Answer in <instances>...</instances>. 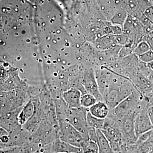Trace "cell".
I'll list each match as a JSON object with an SVG mask.
<instances>
[{"instance_id": "cell-1", "label": "cell", "mask_w": 153, "mask_h": 153, "mask_svg": "<svg viewBox=\"0 0 153 153\" xmlns=\"http://www.w3.org/2000/svg\"><path fill=\"white\" fill-rule=\"evenodd\" d=\"M136 90H137L129 79L115 73H111L108 87L102 95L103 101L108 107L110 111L112 110Z\"/></svg>"}, {"instance_id": "cell-2", "label": "cell", "mask_w": 153, "mask_h": 153, "mask_svg": "<svg viewBox=\"0 0 153 153\" xmlns=\"http://www.w3.org/2000/svg\"><path fill=\"white\" fill-rule=\"evenodd\" d=\"M58 138L74 146L84 148L89 140L88 137L74 128L70 123L64 120L58 121Z\"/></svg>"}, {"instance_id": "cell-3", "label": "cell", "mask_w": 153, "mask_h": 153, "mask_svg": "<svg viewBox=\"0 0 153 153\" xmlns=\"http://www.w3.org/2000/svg\"><path fill=\"white\" fill-rule=\"evenodd\" d=\"M101 130L109 141L113 151L119 152L124 144L119 122L108 116L105 119L104 125Z\"/></svg>"}, {"instance_id": "cell-4", "label": "cell", "mask_w": 153, "mask_h": 153, "mask_svg": "<svg viewBox=\"0 0 153 153\" xmlns=\"http://www.w3.org/2000/svg\"><path fill=\"white\" fill-rule=\"evenodd\" d=\"M88 109L82 106L77 108H69L66 111L63 120L71 126L88 137L87 115Z\"/></svg>"}, {"instance_id": "cell-5", "label": "cell", "mask_w": 153, "mask_h": 153, "mask_svg": "<svg viewBox=\"0 0 153 153\" xmlns=\"http://www.w3.org/2000/svg\"><path fill=\"white\" fill-rule=\"evenodd\" d=\"M135 117L134 116H129L119 121L120 129L125 145L129 146L134 144L137 139L134 128V120Z\"/></svg>"}, {"instance_id": "cell-6", "label": "cell", "mask_w": 153, "mask_h": 153, "mask_svg": "<svg viewBox=\"0 0 153 153\" xmlns=\"http://www.w3.org/2000/svg\"><path fill=\"white\" fill-rule=\"evenodd\" d=\"M134 128L137 138L142 134L153 129L147 111V106L144 109L138 113L134 120Z\"/></svg>"}, {"instance_id": "cell-7", "label": "cell", "mask_w": 153, "mask_h": 153, "mask_svg": "<svg viewBox=\"0 0 153 153\" xmlns=\"http://www.w3.org/2000/svg\"><path fill=\"white\" fill-rule=\"evenodd\" d=\"M82 92L78 89L71 88L63 92L62 98L68 108H77L81 106L80 98Z\"/></svg>"}, {"instance_id": "cell-8", "label": "cell", "mask_w": 153, "mask_h": 153, "mask_svg": "<svg viewBox=\"0 0 153 153\" xmlns=\"http://www.w3.org/2000/svg\"><path fill=\"white\" fill-rule=\"evenodd\" d=\"M83 84L85 86V92L94 96L98 101H103L102 96L99 90L95 74L93 71H90L87 74L83 81Z\"/></svg>"}, {"instance_id": "cell-9", "label": "cell", "mask_w": 153, "mask_h": 153, "mask_svg": "<svg viewBox=\"0 0 153 153\" xmlns=\"http://www.w3.org/2000/svg\"><path fill=\"white\" fill-rule=\"evenodd\" d=\"M52 152L57 153H82L81 148L72 146L57 138L54 142L50 144Z\"/></svg>"}, {"instance_id": "cell-10", "label": "cell", "mask_w": 153, "mask_h": 153, "mask_svg": "<svg viewBox=\"0 0 153 153\" xmlns=\"http://www.w3.org/2000/svg\"><path fill=\"white\" fill-rule=\"evenodd\" d=\"M88 110L93 116L103 120L108 117L110 112L109 108L103 101L97 102Z\"/></svg>"}, {"instance_id": "cell-11", "label": "cell", "mask_w": 153, "mask_h": 153, "mask_svg": "<svg viewBox=\"0 0 153 153\" xmlns=\"http://www.w3.org/2000/svg\"><path fill=\"white\" fill-rule=\"evenodd\" d=\"M35 111V106L32 100H29L23 106L19 115V123L22 125L24 124L33 115Z\"/></svg>"}, {"instance_id": "cell-12", "label": "cell", "mask_w": 153, "mask_h": 153, "mask_svg": "<svg viewBox=\"0 0 153 153\" xmlns=\"http://www.w3.org/2000/svg\"><path fill=\"white\" fill-rule=\"evenodd\" d=\"M97 144L99 153H115L111 149L109 141L101 131L97 130Z\"/></svg>"}, {"instance_id": "cell-13", "label": "cell", "mask_w": 153, "mask_h": 153, "mask_svg": "<svg viewBox=\"0 0 153 153\" xmlns=\"http://www.w3.org/2000/svg\"><path fill=\"white\" fill-rule=\"evenodd\" d=\"M98 101L97 99L94 96L86 92L82 94L81 95L80 98V105L82 107L88 109Z\"/></svg>"}, {"instance_id": "cell-14", "label": "cell", "mask_w": 153, "mask_h": 153, "mask_svg": "<svg viewBox=\"0 0 153 153\" xmlns=\"http://www.w3.org/2000/svg\"><path fill=\"white\" fill-rule=\"evenodd\" d=\"M87 120L88 128H92L96 130H101L104 125L105 120L96 117L88 111Z\"/></svg>"}, {"instance_id": "cell-15", "label": "cell", "mask_w": 153, "mask_h": 153, "mask_svg": "<svg viewBox=\"0 0 153 153\" xmlns=\"http://www.w3.org/2000/svg\"><path fill=\"white\" fill-rule=\"evenodd\" d=\"M127 17V16L126 14L124 12L119 11L116 13L111 19V24L113 25L120 26L122 29L123 26Z\"/></svg>"}, {"instance_id": "cell-16", "label": "cell", "mask_w": 153, "mask_h": 153, "mask_svg": "<svg viewBox=\"0 0 153 153\" xmlns=\"http://www.w3.org/2000/svg\"><path fill=\"white\" fill-rule=\"evenodd\" d=\"M150 49V48L147 42L145 41H142L140 42L137 45L136 47H135L133 52L135 55H136L137 56H138L144 54Z\"/></svg>"}, {"instance_id": "cell-17", "label": "cell", "mask_w": 153, "mask_h": 153, "mask_svg": "<svg viewBox=\"0 0 153 153\" xmlns=\"http://www.w3.org/2000/svg\"><path fill=\"white\" fill-rule=\"evenodd\" d=\"M136 22L133 18L127 16L122 27L123 33L127 35L131 33Z\"/></svg>"}, {"instance_id": "cell-18", "label": "cell", "mask_w": 153, "mask_h": 153, "mask_svg": "<svg viewBox=\"0 0 153 153\" xmlns=\"http://www.w3.org/2000/svg\"><path fill=\"white\" fill-rule=\"evenodd\" d=\"M82 153H99V150L96 143L89 140L87 144L82 149Z\"/></svg>"}, {"instance_id": "cell-19", "label": "cell", "mask_w": 153, "mask_h": 153, "mask_svg": "<svg viewBox=\"0 0 153 153\" xmlns=\"http://www.w3.org/2000/svg\"><path fill=\"white\" fill-rule=\"evenodd\" d=\"M137 57L141 62L147 64L153 61V51L150 49L144 54Z\"/></svg>"}, {"instance_id": "cell-20", "label": "cell", "mask_w": 153, "mask_h": 153, "mask_svg": "<svg viewBox=\"0 0 153 153\" xmlns=\"http://www.w3.org/2000/svg\"><path fill=\"white\" fill-rule=\"evenodd\" d=\"M144 12V16L148 20L153 22V8H148L146 9Z\"/></svg>"}, {"instance_id": "cell-21", "label": "cell", "mask_w": 153, "mask_h": 153, "mask_svg": "<svg viewBox=\"0 0 153 153\" xmlns=\"http://www.w3.org/2000/svg\"><path fill=\"white\" fill-rule=\"evenodd\" d=\"M147 111L150 120L153 126V106L149 104L147 105Z\"/></svg>"}, {"instance_id": "cell-22", "label": "cell", "mask_w": 153, "mask_h": 153, "mask_svg": "<svg viewBox=\"0 0 153 153\" xmlns=\"http://www.w3.org/2000/svg\"><path fill=\"white\" fill-rule=\"evenodd\" d=\"M147 65L148 67H149L152 71H153V61H152V62H150V63H147L146 64Z\"/></svg>"}, {"instance_id": "cell-23", "label": "cell", "mask_w": 153, "mask_h": 153, "mask_svg": "<svg viewBox=\"0 0 153 153\" xmlns=\"http://www.w3.org/2000/svg\"></svg>"}]
</instances>
